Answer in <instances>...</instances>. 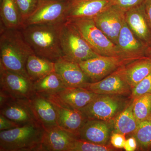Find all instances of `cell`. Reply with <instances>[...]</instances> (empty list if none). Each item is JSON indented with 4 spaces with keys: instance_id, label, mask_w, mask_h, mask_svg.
Here are the masks:
<instances>
[{
    "instance_id": "6",
    "label": "cell",
    "mask_w": 151,
    "mask_h": 151,
    "mask_svg": "<svg viewBox=\"0 0 151 151\" xmlns=\"http://www.w3.org/2000/svg\"><path fill=\"white\" fill-rule=\"evenodd\" d=\"M70 22L75 26L97 54L102 56L117 57L122 59L116 45L97 27L93 19H82Z\"/></svg>"
},
{
    "instance_id": "27",
    "label": "cell",
    "mask_w": 151,
    "mask_h": 151,
    "mask_svg": "<svg viewBox=\"0 0 151 151\" xmlns=\"http://www.w3.org/2000/svg\"><path fill=\"white\" fill-rule=\"evenodd\" d=\"M132 135L137 140L139 150H151V114L148 118L138 124Z\"/></svg>"
},
{
    "instance_id": "8",
    "label": "cell",
    "mask_w": 151,
    "mask_h": 151,
    "mask_svg": "<svg viewBox=\"0 0 151 151\" xmlns=\"http://www.w3.org/2000/svg\"><path fill=\"white\" fill-rule=\"evenodd\" d=\"M0 90L12 98L29 99L35 94L33 82L28 77L7 70L0 65Z\"/></svg>"
},
{
    "instance_id": "9",
    "label": "cell",
    "mask_w": 151,
    "mask_h": 151,
    "mask_svg": "<svg viewBox=\"0 0 151 151\" xmlns=\"http://www.w3.org/2000/svg\"><path fill=\"white\" fill-rule=\"evenodd\" d=\"M122 66L102 80L87 82L81 87L97 94L130 96L132 89L124 78Z\"/></svg>"
},
{
    "instance_id": "1",
    "label": "cell",
    "mask_w": 151,
    "mask_h": 151,
    "mask_svg": "<svg viewBox=\"0 0 151 151\" xmlns=\"http://www.w3.org/2000/svg\"><path fill=\"white\" fill-rule=\"evenodd\" d=\"M33 53L21 29L6 28L1 24L0 65L29 78L26 65L29 57Z\"/></svg>"
},
{
    "instance_id": "18",
    "label": "cell",
    "mask_w": 151,
    "mask_h": 151,
    "mask_svg": "<svg viewBox=\"0 0 151 151\" xmlns=\"http://www.w3.org/2000/svg\"><path fill=\"white\" fill-rule=\"evenodd\" d=\"M113 132V122L88 119L80 130L78 139L99 145H108Z\"/></svg>"
},
{
    "instance_id": "3",
    "label": "cell",
    "mask_w": 151,
    "mask_h": 151,
    "mask_svg": "<svg viewBox=\"0 0 151 151\" xmlns=\"http://www.w3.org/2000/svg\"><path fill=\"white\" fill-rule=\"evenodd\" d=\"M45 128L39 122L0 132V151H41Z\"/></svg>"
},
{
    "instance_id": "29",
    "label": "cell",
    "mask_w": 151,
    "mask_h": 151,
    "mask_svg": "<svg viewBox=\"0 0 151 151\" xmlns=\"http://www.w3.org/2000/svg\"><path fill=\"white\" fill-rule=\"evenodd\" d=\"M115 149L110 144L107 145H99L76 139L70 151H116Z\"/></svg>"
},
{
    "instance_id": "34",
    "label": "cell",
    "mask_w": 151,
    "mask_h": 151,
    "mask_svg": "<svg viewBox=\"0 0 151 151\" xmlns=\"http://www.w3.org/2000/svg\"><path fill=\"white\" fill-rule=\"evenodd\" d=\"M20 125L0 114V131L12 129Z\"/></svg>"
},
{
    "instance_id": "35",
    "label": "cell",
    "mask_w": 151,
    "mask_h": 151,
    "mask_svg": "<svg viewBox=\"0 0 151 151\" xmlns=\"http://www.w3.org/2000/svg\"><path fill=\"white\" fill-rule=\"evenodd\" d=\"M138 148V144L136 138L134 137H131L126 141L124 149L126 151H134Z\"/></svg>"
},
{
    "instance_id": "30",
    "label": "cell",
    "mask_w": 151,
    "mask_h": 151,
    "mask_svg": "<svg viewBox=\"0 0 151 151\" xmlns=\"http://www.w3.org/2000/svg\"><path fill=\"white\" fill-rule=\"evenodd\" d=\"M147 94H151V73L132 89L129 98L134 100Z\"/></svg>"
},
{
    "instance_id": "4",
    "label": "cell",
    "mask_w": 151,
    "mask_h": 151,
    "mask_svg": "<svg viewBox=\"0 0 151 151\" xmlns=\"http://www.w3.org/2000/svg\"><path fill=\"white\" fill-rule=\"evenodd\" d=\"M60 41L63 57L69 60L78 63L100 55L93 50L70 22H65L63 24Z\"/></svg>"
},
{
    "instance_id": "23",
    "label": "cell",
    "mask_w": 151,
    "mask_h": 151,
    "mask_svg": "<svg viewBox=\"0 0 151 151\" xmlns=\"http://www.w3.org/2000/svg\"><path fill=\"white\" fill-rule=\"evenodd\" d=\"M26 69L33 82L55 71V62L33 53L28 58Z\"/></svg>"
},
{
    "instance_id": "5",
    "label": "cell",
    "mask_w": 151,
    "mask_h": 151,
    "mask_svg": "<svg viewBox=\"0 0 151 151\" xmlns=\"http://www.w3.org/2000/svg\"><path fill=\"white\" fill-rule=\"evenodd\" d=\"M125 96L97 94L82 111L88 119L113 122L129 102Z\"/></svg>"
},
{
    "instance_id": "13",
    "label": "cell",
    "mask_w": 151,
    "mask_h": 151,
    "mask_svg": "<svg viewBox=\"0 0 151 151\" xmlns=\"http://www.w3.org/2000/svg\"><path fill=\"white\" fill-rule=\"evenodd\" d=\"M112 5L111 0H68L65 22L94 19Z\"/></svg>"
},
{
    "instance_id": "32",
    "label": "cell",
    "mask_w": 151,
    "mask_h": 151,
    "mask_svg": "<svg viewBox=\"0 0 151 151\" xmlns=\"http://www.w3.org/2000/svg\"><path fill=\"white\" fill-rule=\"evenodd\" d=\"M145 0H111L112 5L127 12L128 10L141 5Z\"/></svg>"
},
{
    "instance_id": "25",
    "label": "cell",
    "mask_w": 151,
    "mask_h": 151,
    "mask_svg": "<svg viewBox=\"0 0 151 151\" xmlns=\"http://www.w3.org/2000/svg\"><path fill=\"white\" fill-rule=\"evenodd\" d=\"M1 24L8 29H21L23 22L15 0H1Z\"/></svg>"
},
{
    "instance_id": "17",
    "label": "cell",
    "mask_w": 151,
    "mask_h": 151,
    "mask_svg": "<svg viewBox=\"0 0 151 151\" xmlns=\"http://www.w3.org/2000/svg\"><path fill=\"white\" fill-rule=\"evenodd\" d=\"M55 71L66 87H82L91 82L78 63L62 57L55 62Z\"/></svg>"
},
{
    "instance_id": "26",
    "label": "cell",
    "mask_w": 151,
    "mask_h": 151,
    "mask_svg": "<svg viewBox=\"0 0 151 151\" xmlns=\"http://www.w3.org/2000/svg\"><path fill=\"white\" fill-rule=\"evenodd\" d=\"M33 82L35 93L44 96L55 94L66 87L55 71Z\"/></svg>"
},
{
    "instance_id": "10",
    "label": "cell",
    "mask_w": 151,
    "mask_h": 151,
    "mask_svg": "<svg viewBox=\"0 0 151 151\" xmlns=\"http://www.w3.org/2000/svg\"><path fill=\"white\" fill-rule=\"evenodd\" d=\"M127 63L119 58L98 55L78 63L91 82L102 80Z\"/></svg>"
},
{
    "instance_id": "15",
    "label": "cell",
    "mask_w": 151,
    "mask_h": 151,
    "mask_svg": "<svg viewBox=\"0 0 151 151\" xmlns=\"http://www.w3.org/2000/svg\"><path fill=\"white\" fill-rule=\"evenodd\" d=\"M41 151H70L77 139L59 126L45 127Z\"/></svg>"
},
{
    "instance_id": "31",
    "label": "cell",
    "mask_w": 151,
    "mask_h": 151,
    "mask_svg": "<svg viewBox=\"0 0 151 151\" xmlns=\"http://www.w3.org/2000/svg\"><path fill=\"white\" fill-rule=\"evenodd\" d=\"M24 22L32 13L37 5L38 0H15Z\"/></svg>"
},
{
    "instance_id": "19",
    "label": "cell",
    "mask_w": 151,
    "mask_h": 151,
    "mask_svg": "<svg viewBox=\"0 0 151 151\" xmlns=\"http://www.w3.org/2000/svg\"><path fill=\"white\" fill-rule=\"evenodd\" d=\"M125 22L132 32L148 47L151 45V27L146 15L144 3L125 12Z\"/></svg>"
},
{
    "instance_id": "21",
    "label": "cell",
    "mask_w": 151,
    "mask_h": 151,
    "mask_svg": "<svg viewBox=\"0 0 151 151\" xmlns=\"http://www.w3.org/2000/svg\"><path fill=\"white\" fill-rule=\"evenodd\" d=\"M29 100L38 121L44 128L58 126L54 104L47 97L35 93Z\"/></svg>"
},
{
    "instance_id": "33",
    "label": "cell",
    "mask_w": 151,
    "mask_h": 151,
    "mask_svg": "<svg viewBox=\"0 0 151 151\" xmlns=\"http://www.w3.org/2000/svg\"><path fill=\"white\" fill-rule=\"evenodd\" d=\"M126 140L125 135L120 133L112 132L110 138V142L115 148H124Z\"/></svg>"
},
{
    "instance_id": "16",
    "label": "cell",
    "mask_w": 151,
    "mask_h": 151,
    "mask_svg": "<svg viewBox=\"0 0 151 151\" xmlns=\"http://www.w3.org/2000/svg\"><path fill=\"white\" fill-rule=\"evenodd\" d=\"M0 109V114L20 126L39 122L28 99L10 98Z\"/></svg>"
},
{
    "instance_id": "22",
    "label": "cell",
    "mask_w": 151,
    "mask_h": 151,
    "mask_svg": "<svg viewBox=\"0 0 151 151\" xmlns=\"http://www.w3.org/2000/svg\"><path fill=\"white\" fill-rule=\"evenodd\" d=\"M125 80L132 89L151 73V58L145 56L122 66Z\"/></svg>"
},
{
    "instance_id": "20",
    "label": "cell",
    "mask_w": 151,
    "mask_h": 151,
    "mask_svg": "<svg viewBox=\"0 0 151 151\" xmlns=\"http://www.w3.org/2000/svg\"><path fill=\"white\" fill-rule=\"evenodd\" d=\"M53 104L56 110L58 125L78 139L80 130L88 120L86 116L80 110Z\"/></svg>"
},
{
    "instance_id": "37",
    "label": "cell",
    "mask_w": 151,
    "mask_h": 151,
    "mask_svg": "<svg viewBox=\"0 0 151 151\" xmlns=\"http://www.w3.org/2000/svg\"><path fill=\"white\" fill-rule=\"evenodd\" d=\"M147 56L151 58V45L149 46L147 51Z\"/></svg>"
},
{
    "instance_id": "28",
    "label": "cell",
    "mask_w": 151,
    "mask_h": 151,
    "mask_svg": "<svg viewBox=\"0 0 151 151\" xmlns=\"http://www.w3.org/2000/svg\"><path fill=\"white\" fill-rule=\"evenodd\" d=\"M133 100V112L139 124L151 114V94H145Z\"/></svg>"
},
{
    "instance_id": "36",
    "label": "cell",
    "mask_w": 151,
    "mask_h": 151,
    "mask_svg": "<svg viewBox=\"0 0 151 151\" xmlns=\"http://www.w3.org/2000/svg\"><path fill=\"white\" fill-rule=\"evenodd\" d=\"M144 6L146 16L151 27V0H145Z\"/></svg>"
},
{
    "instance_id": "14",
    "label": "cell",
    "mask_w": 151,
    "mask_h": 151,
    "mask_svg": "<svg viewBox=\"0 0 151 151\" xmlns=\"http://www.w3.org/2000/svg\"><path fill=\"white\" fill-rule=\"evenodd\" d=\"M125 12L112 5L93 19L97 27L116 45L125 22Z\"/></svg>"
},
{
    "instance_id": "12",
    "label": "cell",
    "mask_w": 151,
    "mask_h": 151,
    "mask_svg": "<svg viewBox=\"0 0 151 151\" xmlns=\"http://www.w3.org/2000/svg\"><path fill=\"white\" fill-rule=\"evenodd\" d=\"M116 45L120 57L127 63L147 56L148 46L136 36L126 22L119 34Z\"/></svg>"
},
{
    "instance_id": "24",
    "label": "cell",
    "mask_w": 151,
    "mask_h": 151,
    "mask_svg": "<svg viewBox=\"0 0 151 151\" xmlns=\"http://www.w3.org/2000/svg\"><path fill=\"white\" fill-rule=\"evenodd\" d=\"M133 107L134 100L131 99L127 106L113 120V132L126 136L135 132L138 124L134 115Z\"/></svg>"
},
{
    "instance_id": "2",
    "label": "cell",
    "mask_w": 151,
    "mask_h": 151,
    "mask_svg": "<svg viewBox=\"0 0 151 151\" xmlns=\"http://www.w3.org/2000/svg\"><path fill=\"white\" fill-rule=\"evenodd\" d=\"M63 23L32 25L21 30L35 54L55 62L63 56L60 41V30Z\"/></svg>"
},
{
    "instance_id": "11",
    "label": "cell",
    "mask_w": 151,
    "mask_h": 151,
    "mask_svg": "<svg viewBox=\"0 0 151 151\" xmlns=\"http://www.w3.org/2000/svg\"><path fill=\"white\" fill-rule=\"evenodd\" d=\"M97 94L80 87H66L55 94L45 96L52 103L65 108L81 110Z\"/></svg>"
},
{
    "instance_id": "7",
    "label": "cell",
    "mask_w": 151,
    "mask_h": 151,
    "mask_svg": "<svg viewBox=\"0 0 151 151\" xmlns=\"http://www.w3.org/2000/svg\"><path fill=\"white\" fill-rule=\"evenodd\" d=\"M68 3V0H38L35 9L24 22L22 28L32 25L64 22Z\"/></svg>"
}]
</instances>
